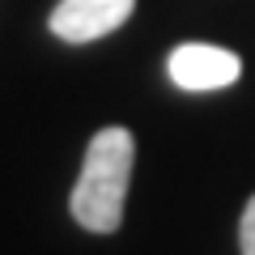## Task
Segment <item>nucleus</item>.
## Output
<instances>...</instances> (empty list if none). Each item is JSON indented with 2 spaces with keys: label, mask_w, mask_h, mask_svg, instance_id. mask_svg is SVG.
I'll return each instance as SVG.
<instances>
[{
  "label": "nucleus",
  "mask_w": 255,
  "mask_h": 255,
  "mask_svg": "<svg viewBox=\"0 0 255 255\" xmlns=\"http://www.w3.org/2000/svg\"><path fill=\"white\" fill-rule=\"evenodd\" d=\"M132 162H136V140L128 128H102L85 149L81 179L73 187V217L94 234H115L124 226V200L132 183Z\"/></svg>",
  "instance_id": "f257e3e1"
},
{
  "label": "nucleus",
  "mask_w": 255,
  "mask_h": 255,
  "mask_svg": "<svg viewBox=\"0 0 255 255\" xmlns=\"http://www.w3.org/2000/svg\"><path fill=\"white\" fill-rule=\"evenodd\" d=\"M166 73L179 90H226L243 77V60L230 47H213V43H183L170 51Z\"/></svg>",
  "instance_id": "f03ea898"
},
{
  "label": "nucleus",
  "mask_w": 255,
  "mask_h": 255,
  "mask_svg": "<svg viewBox=\"0 0 255 255\" xmlns=\"http://www.w3.org/2000/svg\"><path fill=\"white\" fill-rule=\"evenodd\" d=\"M136 9V0H60L51 13V34L64 43H94L119 30Z\"/></svg>",
  "instance_id": "7ed1b4c3"
},
{
  "label": "nucleus",
  "mask_w": 255,
  "mask_h": 255,
  "mask_svg": "<svg viewBox=\"0 0 255 255\" xmlns=\"http://www.w3.org/2000/svg\"><path fill=\"white\" fill-rule=\"evenodd\" d=\"M238 247H243V255H255V196L247 200L243 221H238Z\"/></svg>",
  "instance_id": "20e7f679"
}]
</instances>
